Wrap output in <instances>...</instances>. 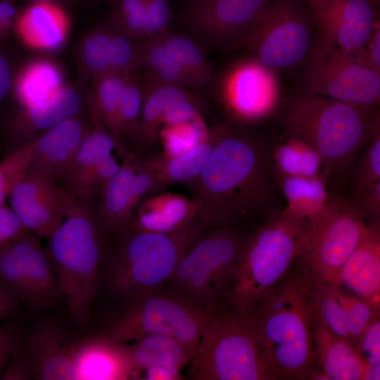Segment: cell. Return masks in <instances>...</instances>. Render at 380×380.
Returning a JSON list of instances; mask_svg holds the SVG:
<instances>
[{
  "label": "cell",
  "mask_w": 380,
  "mask_h": 380,
  "mask_svg": "<svg viewBox=\"0 0 380 380\" xmlns=\"http://www.w3.org/2000/svg\"><path fill=\"white\" fill-rule=\"evenodd\" d=\"M257 125L224 120L215 124L210 129L215 145L207 163L195 179L185 184L196 217L210 229L238 227L268 207L271 151L255 130Z\"/></svg>",
  "instance_id": "cell-1"
},
{
  "label": "cell",
  "mask_w": 380,
  "mask_h": 380,
  "mask_svg": "<svg viewBox=\"0 0 380 380\" xmlns=\"http://www.w3.org/2000/svg\"><path fill=\"white\" fill-rule=\"evenodd\" d=\"M309 285L310 270L299 255L249 315L275 380L310 379L319 370L314 352Z\"/></svg>",
  "instance_id": "cell-2"
},
{
  "label": "cell",
  "mask_w": 380,
  "mask_h": 380,
  "mask_svg": "<svg viewBox=\"0 0 380 380\" xmlns=\"http://www.w3.org/2000/svg\"><path fill=\"white\" fill-rule=\"evenodd\" d=\"M284 136L317 152L326 179L346 175L357 152L380 125L376 107L346 103L300 91H285L277 114Z\"/></svg>",
  "instance_id": "cell-3"
},
{
  "label": "cell",
  "mask_w": 380,
  "mask_h": 380,
  "mask_svg": "<svg viewBox=\"0 0 380 380\" xmlns=\"http://www.w3.org/2000/svg\"><path fill=\"white\" fill-rule=\"evenodd\" d=\"M94 196L73 199L46 251L60 283L70 316L87 319L100 286L103 260L113 235Z\"/></svg>",
  "instance_id": "cell-4"
},
{
  "label": "cell",
  "mask_w": 380,
  "mask_h": 380,
  "mask_svg": "<svg viewBox=\"0 0 380 380\" xmlns=\"http://www.w3.org/2000/svg\"><path fill=\"white\" fill-rule=\"evenodd\" d=\"M209 229L198 217L168 233L127 227L112 238L101 270L100 285L122 303L165 286L182 256Z\"/></svg>",
  "instance_id": "cell-5"
},
{
  "label": "cell",
  "mask_w": 380,
  "mask_h": 380,
  "mask_svg": "<svg viewBox=\"0 0 380 380\" xmlns=\"http://www.w3.org/2000/svg\"><path fill=\"white\" fill-rule=\"evenodd\" d=\"M306 224L284 209L246 235L226 300L231 309L243 316L251 314L300 255Z\"/></svg>",
  "instance_id": "cell-6"
},
{
  "label": "cell",
  "mask_w": 380,
  "mask_h": 380,
  "mask_svg": "<svg viewBox=\"0 0 380 380\" xmlns=\"http://www.w3.org/2000/svg\"><path fill=\"white\" fill-rule=\"evenodd\" d=\"M195 380H275L260 350L249 316L227 305L205 312L189 363Z\"/></svg>",
  "instance_id": "cell-7"
},
{
  "label": "cell",
  "mask_w": 380,
  "mask_h": 380,
  "mask_svg": "<svg viewBox=\"0 0 380 380\" xmlns=\"http://www.w3.org/2000/svg\"><path fill=\"white\" fill-rule=\"evenodd\" d=\"M246 236L238 227L208 229L182 256L165 287L205 312L226 304Z\"/></svg>",
  "instance_id": "cell-8"
},
{
  "label": "cell",
  "mask_w": 380,
  "mask_h": 380,
  "mask_svg": "<svg viewBox=\"0 0 380 380\" xmlns=\"http://www.w3.org/2000/svg\"><path fill=\"white\" fill-rule=\"evenodd\" d=\"M319 37L305 0H267L249 25L242 47L280 74L300 68Z\"/></svg>",
  "instance_id": "cell-9"
},
{
  "label": "cell",
  "mask_w": 380,
  "mask_h": 380,
  "mask_svg": "<svg viewBox=\"0 0 380 380\" xmlns=\"http://www.w3.org/2000/svg\"><path fill=\"white\" fill-rule=\"evenodd\" d=\"M120 315L99 335L121 343L160 335L196 348L205 312L165 286L122 303Z\"/></svg>",
  "instance_id": "cell-10"
},
{
  "label": "cell",
  "mask_w": 380,
  "mask_h": 380,
  "mask_svg": "<svg viewBox=\"0 0 380 380\" xmlns=\"http://www.w3.org/2000/svg\"><path fill=\"white\" fill-rule=\"evenodd\" d=\"M295 72L300 91L352 104L379 105L380 75L320 37Z\"/></svg>",
  "instance_id": "cell-11"
},
{
  "label": "cell",
  "mask_w": 380,
  "mask_h": 380,
  "mask_svg": "<svg viewBox=\"0 0 380 380\" xmlns=\"http://www.w3.org/2000/svg\"><path fill=\"white\" fill-rule=\"evenodd\" d=\"M224 121L260 124L277 115L285 91L279 73L248 55L215 73L210 87Z\"/></svg>",
  "instance_id": "cell-12"
},
{
  "label": "cell",
  "mask_w": 380,
  "mask_h": 380,
  "mask_svg": "<svg viewBox=\"0 0 380 380\" xmlns=\"http://www.w3.org/2000/svg\"><path fill=\"white\" fill-rule=\"evenodd\" d=\"M363 216L339 197L307 221L300 257L310 272L339 285L341 270L355 248L365 224Z\"/></svg>",
  "instance_id": "cell-13"
},
{
  "label": "cell",
  "mask_w": 380,
  "mask_h": 380,
  "mask_svg": "<svg viewBox=\"0 0 380 380\" xmlns=\"http://www.w3.org/2000/svg\"><path fill=\"white\" fill-rule=\"evenodd\" d=\"M267 0H191L177 20L205 53L243 46L249 25Z\"/></svg>",
  "instance_id": "cell-14"
},
{
  "label": "cell",
  "mask_w": 380,
  "mask_h": 380,
  "mask_svg": "<svg viewBox=\"0 0 380 380\" xmlns=\"http://www.w3.org/2000/svg\"><path fill=\"white\" fill-rule=\"evenodd\" d=\"M0 281L38 310L53 308L64 298L39 237L30 232L0 253Z\"/></svg>",
  "instance_id": "cell-15"
},
{
  "label": "cell",
  "mask_w": 380,
  "mask_h": 380,
  "mask_svg": "<svg viewBox=\"0 0 380 380\" xmlns=\"http://www.w3.org/2000/svg\"><path fill=\"white\" fill-rule=\"evenodd\" d=\"M10 208L30 233L49 239L73 198L56 179L28 168L8 196Z\"/></svg>",
  "instance_id": "cell-16"
},
{
  "label": "cell",
  "mask_w": 380,
  "mask_h": 380,
  "mask_svg": "<svg viewBox=\"0 0 380 380\" xmlns=\"http://www.w3.org/2000/svg\"><path fill=\"white\" fill-rule=\"evenodd\" d=\"M88 107L91 129L58 177L73 199L100 194L120 167L111 153L117 149L114 139Z\"/></svg>",
  "instance_id": "cell-17"
},
{
  "label": "cell",
  "mask_w": 380,
  "mask_h": 380,
  "mask_svg": "<svg viewBox=\"0 0 380 380\" xmlns=\"http://www.w3.org/2000/svg\"><path fill=\"white\" fill-rule=\"evenodd\" d=\"M122 158L123 163L103 187L98 201L100 213L113 236L129 227L142 201L156 194V179L144 155L129 152Z\"/></svg>",
  "instance_id": "cell-18"
},
{
  "label": "cell",
  "mask_w": 380,
  "mask_h": 380,
  "mask_svg": "<svg viewBox=\"0 0 380 380\" xmlns=\"http://www.w3.org/2000/svg\"><path fill=\"white\" fill-rule=\"evenodd\" d=\"M305 1L322 39L349 53L365 46L377 21V0Z\"/></svg>",
  "instance_id": "cell-19"
},
{
  "label": "cell",
  "mask_w": 380,
  "mask_h": 380,
  "mask_svg": "<svg viewBox=\"0 0 380 380\" xmlns=\"http://www.w3.org/2000/svg\"><path fill=\"white\" fill-rule=\"evenodd\" d=\"M141 43L112 23L90 32L78 51L80 71L84 80L109 74L137 70Z\"/></svg>",
  "instance_id": "cell-20"
},
{
  "label": "cell",
  "mask_w": 380,
  "mask_h": 380,
  "mask_svg": "<svg viewBox=\"0 0 380 380\" xmlns=\"http://www.w3.org/2000/svg\"><path fill=\"white\" fill-rule=\"evenodd\" d=\"M77 341L57 321L46 319L37 322L24 338L33 379H75L74 359Z\"/></svg>",
  "instance_id": "cell-21"
},
{
  "label": "cell",
  "mask_w": 380,
  "mask_h": 380,
  "mask_svg": "<svg viewBox=\"0 0 380 380\" xmlns=\"http://www.w3.org/2000/svg\"><path fill=\"white\" fill-rule=\"evenodd\" d=\"M127 344L131 359L132 379H179L182 367L189 363L196 348L174 338L146 336ZM138 379V378H137Z\"/></svg>",
  "instance_id": "cell-22"
},
{
  "label": "cell",
  "mask_w": 380,
  "mask_h": 380,
  "mask_svg": "<svg viewBox=\"0 0 380 380\" xmlns=\"http://www.w3.org/2000/svg\"><path fill=\"white\" fill-rule=\"evenodd\" d=\"M88 95L80 84H65L47 101L19 108L11 121L10 133L20 145L26 144L61 122L82 113L88 103Z\"/></svg>",
  "instance_id": "cell-23"
},
{
  "label": "cell",
  "mask_w": 380,
  "mask_h": 380,
  "mask_svg": "<svg viewBox=\"0 0 380 380\" xmlns=\"http://www.w3.org/2000/svg\"><path fill=\"white\" fill-rule=\"evenodd\" d=\"M339 285H344L380 311L379 223L365 225L355 248L341 270Z\"/></svg>",
  "instance_id": "cell-24"
},
{
  "label": "cell",
  "mask_w": 380,
  "mask_h": 380,
  "mask_svg": "<svg viewBox=\"0 0 380 380\" xmlns=\"http://www.w3.org/2000/svg\"><path fill=\"white\" fill-rule=\"evenodd\" d=\"M91 127L83 113L66 119L32 139L30 168L58 179Z\"/></svg>",
  "instance_id": "cell-25"
},
{
  "label": "cell",
  "mask_w": 380,
  "mask_h": 380,
  "mask_svg": "<svg viewBox=\"0 0 380 380\" xmlns=\"http://www.w3.org/2000/svg\"><path fill=\"white\" fill-rule=\"evenodd\" d=\"M74 365L76 380H125L133 375L127 344L99 334L77 341Z\"/></svg>",
  "instance_id": "cell-26"
},
{
  "label": "cell",
  "mask_w": 380,
  "mask_h": 380,
  "mask_svg": "<svg viewBox=\"0 0 380 380\" xmlns=\"http://www.w3.org/2000/svg\"><path fill=\"white\" fill-rule=\"evenodd\" d=\"M69 27V18L58 4L35 2L19 10L13 32L31 49L55 51L64 45Z\"/></svg>",
  "instance_id": "cell-27"
},
{
  "label": "cell",
  "mask_w": 380,
  "mask_h": 380,
  "mask_svg": "<svg viewBox=\"0 0 380 380\" xmlns=\"http://www.w3.org/2000/svg\"><path fill=\"white\" fill-rule=\"evenodd\" d=\"M195 217L196 206L191 199L165 192L142 201L128 227L137 232L168 233L181 229Z\"/></svg>",
  "instance_id": "cell-28"
},
{
  "label": "cell",
  "mask_w": 380,
  "mask_h": 380,
  "mask_svg": "<svg viewBox=\"0 0 380 380\" xmlns=\"http://www.w3.org/2000/svg\"><path fill=\"white\" fill-rule=\"evenodd\" d=\"M311 322L315 361L329 380H362V365L353 346L312 313Z\"/></svg>",
  "instance_id": "cell-29"
},
{
  "label": "cell",
  "mask_w": 380,
  "mask_h": 380,
  "mask_svg": "<svg viewBox=\"0 0 380 380\" xmlns=\"http://www.w3.org/2000/svg\"><path fill=\"white\" fill-rule=\"evenodd\" d=\"M138 75L143 85L139 152L144 153L146 149L151 148L156 143L164 114L176 103L196 95V91L158 82L141 74Z\"/></svg>",
  "instance_id": "cell-30"
},
{
  "label": "cell",
  "mask_w": 380,
  "mask_h": 380,
  "mask_svg": "<svg viewBox=\"0 0 380 380\" xmlns=\"http://www.w3.org/2000/svg\"><path fill=\"white\" fill-rule=\"evenodd\" d=\"M213 136L185 153L168 156L163 152L144 154V161L154 175L156 194L167 186L186 184L195 179L201 172L214 148Z\"/></svg>",
  "instance_id": "cell-31"
},
{
  "label": "cell",
  "mask_w": 380,
  "mask_h": 380,
  "mask_svg": "<svg viewBox=\"0 0 380 380\" xmlns=\"http://www.w3.org/2000/svg\"><path fill=\"white\" fill-rule=\"evenodd\" d=\"M64 85L63 72L56 64L47 59H34L19 66L13 99L21 108L35 106L49 100Z\"/></svg>",
  "instance_id": "cell-32"
},
{
  "label": "cell",
  "mask_w": 380,
  "mask_h": 380,
  "mask_svg": "<svg viewBox=\"0 0 380 380\" xmlns=\"http://www.w3.org/2000/svg\"><path fill=\"white\" fill-rule=\"evenodd\" d=\"M158 37L191 80L195 90L210 89L216 72L197 41L186 32L170 30Z\"/></svg>",
  "instance_id": "cell-33"
},
{
  "label": "cell",
  "mask_w": 380,
  "mask_h": 380,
  "mask_svg": "<svg viewBox=\"0 0 380 380\" xmlns=\"http://www.w3.org/2000/svg\"><path fill=\"white\" fill-rule=\"evenodd\" d=\"M128 75L109 74L92 79L88 95V106L114 139L122 157L127 152L122 142L119 103Z\"/></svg>",
  "instance_id": "cell-34"
},
{
  "label": "cell",
  "mask_w": 380,
  "mask_h": 380,
  "mask_svg": "<svg viewBox=\"0 0 380 380\" xmlns=\"http://www.w3.org/2000/svg\"><path fill=\"white\" fill-rule=\"evenodd\" d=\"M286 198V210L305 221L319 214L329 203L326 179L323 176H278Z\"/></svg>",
  "instance_id": "cell-35"
},
{
  "label": "cell",
  "mask_w": 380,
  "mask_h": 380,
  "mask_svg": "<svg viewBox=\"0 0 380 380\" xmlns=\"http://www.w3.org/2000/svg\"><path fill=\"white\" fill-rule=\"evenodd\" d=\"M340 291V285L317 277L310 271L309 302L312 315L348 341L346 310Z\"/></svg>",
  "instance_id": "cell-36"
},
{
  "label": "cell",
  "mask_w": 380,
  "mask_h": 380,
  "mask_svg": "<svg viewBox=\"0 0 380 380\" xmlns=\"http://www.w3.org/2000/svg\"><path fill=\"white\" fill-rule=\"evenodd\" d=\"M137 71L150 79L196 91L191 80L158 36L141 43Z\"/></svg>",
  "instance_id": "cell-37"
},
{
  "label": "cell",
  "mask_w": 380,
  "mask_h": 380,
  "mask_svg": "<svg viewBox=\"0 0 380 380\" xmlns=\"http://www.w3.org/2000/svg\"><path fill=\"white\" fill-rule=\"evenodd\" d=\"M272 149V167L278 176L310 177L321 176L319 173L324 176L319 155L305 143L284 136Z\"/></svg>",
  "instance_id": "cell-38"
},
{
  "label": "cell",
  "mask_w": 380,
  "mask_h": 380,
  "mask_svg": "<svg viewBox=\"0 0 380 380\" xmlns=\"http://www.w3.org/2000/svg\"><path fill=\"white\" fill-rule=\"evenodd\" d=\"M143 101V85L138 74L128 75L119 103L122 142L129 152H139V123Z\"/></svg>",
  "instance_id": "cell-39"
},
{
  "label": "cell",
  "mask_w": 380,
  "mask_h": 380,
  "mask_svg": "<svg viewBox=\"0 0 380 380\" xmlns=\"http://www.w3.org/2000/svg\"><path fill=\"white\" fill-rule=\"evenodd\" d=\"M201 115L181 124L163 126L158 133L163 146V152L168 156L179 155L189 151L205 141L210 136Z\"/></svg>",
  "instance_id": "cell-40"
},
{
  "label": "cell",
  "mask_w": 380,
  "mask_h": 380,
  "mask_svg": "<svg viewBox=\"0 0 380 380\" xmlns=\"http://www.w3.org/2000/svg\"><path fill=\"white\" fill-rule=\"evenodd\" d=\"M148 0H114L111 23L137 42L147 40Z\"/></svg>",
  "instance_id": "cell-41"
},
{
  "label": "cell",
  "mask_w": 380,
  "mask_h": 380,
  "mask_svg": "<svg viewBox=\"0 0 380 380\" xmlns=\"http://www.w3.org/2000/svg\"><path fill=\"white\" fill-rule=\"evenodd\" d=\"M33 149L32 140L18 146L0 161V207L28 170Z\"/></svg>",
  "instance_id": "cell-42"
},
{
  "label": "cell",
  "mask_w": 380,
  "mask_h": 380,
  "mask_svg": "<svg viewBox=\"0 0 380 380\" xmlns=\"http://www.w3.org/2000/svg\"><path fill=\"white\" fill-rule=\"evenodd\" d=\"M362 368V380L380 379V319L376 318L353 346Z\"/></svg>",
  "instance_id": "cell-43"
},
{
  "label": "cell",
  "mask_w": 380,
  "mask_h": 380,
  "mask_svg": "<svg viewBox=\"0 0 380 380\" xmlns=\"http://www.w3.org/2000/svg\"><path fill=\"white\" fill-rule=\"evenodd\" d=\"M340 297L346 310L348 341L354 346L371 324L379 317L380 311L374 310L361 298L345 293L341 289Z\"/></svg>",
  "instance_id": "cell-44"
},
{
  "label": "cell",
  "mask_w": 380,
  "mask_h": 380,
  "mask_svg": "<svg viewBox=\"0 0 380 380\" xmlns=\"http://www.w3.org/2000/svg\"><path fill=\"white\" fill-rule=\"evenodd\" d=\"M380 181V125L374 131L357 167L355 175V197Z\"/></svg>",
  "instance_id": "cell-45"
},
{
  "label": "cell",
  "mask_w": 380,
  "mask_h": 380,
  "mask_svg": "<svg viewBox=\"0 0 380 380\" xmlns=\"http://www.w3.org/2000/svg\"><path fill=\"white\" fill-rule=\"evenodd\" d=\"M24 338L25 335L10 355L0 374L1 380L33 379L30 360L24 348Z\"/></svg>",
  "instance_id": "cell-46"
},
{
  "label": "cell",
  "mask_w": 380,
  "mask_h": 380,
  "mask_svg": "<svg viewBox=\"0 0 380 380\" xmlns=\"http://www.w3.org/2000/svg\"><path fill=\"white\" fill-rule=\"evenodd\" d=\"M28 233L10 206L0 207V253Z\"/></svg>",
  "instance_id": "cell-47"
},
{
  "label": "cell",
  "mask_w": 380,
  "mask_h": 380,
  "mask_svg": "<svg viewBox=\"0 0 380 380\" xmlns=\"http://www.w3.org/2000/svg\"><path fill=\"white\" fill-rule=\"evenodd\" d=\"M3 44L0 43V108L13 99L14 82L19 68L11 51Z\"/></svg>",
  "instance_id": "cell-48"
},
{
  "label": "cell",
  "mask_w": 380,
  "mask_h": 380,
  "mask_svg": "<svg viewBox=\"0 0 380 380\" xmlns=\"http://www.w3.org/2000/svg\"><path fill=\"white\" fill-rule=\"evenodd\" d=\"M24 335L23 327L15 318L0 324V374Z\"/></svg>",
  "instance_id": "cell-49"
},
{
  "label": "cell",
  "mask_w": 380,
  "mask_h": 380,
  "mask_svg": "<svg viewBox=\"0 0 380 380\" xmlns=\"http://www.w3.org/2000/svg\"><path fill=\"white\" fill-rule=\"evenodd\" d=\"M355 204L353 205L364 217L368 215L372 222L379 223L380 220V181L364 190L355 197Z\"/></svg>",
  "instance_id": "cell-50"
},
{
  "label": "cell",
  "mask_w": 380,
  "mask_h": 380,
  "mask_svg": "<svg viewBox=\"0 0 380 380\" xmlns=\"http://www.w3.org/2000/svg\"><path fill=\"white\" fill-rule=\"evenodd\" d=\"M19 303L15 293L0 281V324L15 318L19 310Z\"/></svg>",
  "instance_id": "cell-51"
},
{
  "label": "cell",
  "mask_w": 380,
  "mask_h": 380,
  "mask_svg": "<svg viewBox=\"0 0 380 380\" xmlns=\"http://www.w3.org/2000/svg\"><path fill=\"white\" fill-rule=\"evenodd\" d=\"M367 61L372 69L380 75V25L376 21L365 46Z\"/></svg>",
  "instance_id": "cell-52"
},
{
  "label": "cell",
  "mask_w": 380,
  "mask_h": 380,
  "mask_svg": "<svg viewBox=\"0 0 380 380\" xmlns=\"http://www.w3.org/2000/svg\"><path fill=\"white\" fill-rule=\"evenodd\" d=\"M17 1V0H15ZM23 1H27L30 4L31 3H35V2H53L58 4V2L63 1V0H20Z\"/></svg>",
  "instance_id": "cell-53"
}]
</instances>
